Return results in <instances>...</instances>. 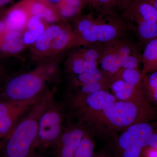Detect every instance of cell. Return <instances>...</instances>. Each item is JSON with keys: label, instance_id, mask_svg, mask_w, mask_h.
<instances>
[{"label": "cell", "instance_id": "7402d4cb", "mask_svg": "<svg viewBox=\"0 0 157 157\" xmlns=\"http://www.w3.org/2000/svg\"><path fill=\"white\" fill-rule=\"evenodd\" d=\"M141 85L145 97L157 103V71L146 75L142 80Z\"/></svg>", "mask_w": 157, "mask_h": 157}, {"label": "cell", "instance_id": "d6986e66", "mask_svg": "<svg viewBox=\"0 0 157 157\" xmlns=\"http://www.w3.org/2000/svg\"><path fill=\"white\" fill-rule=\"evenodd\" d=\"M142 80L149 73L157 71V37L146 44L142 55Z\"/></svg>", "mask_w": 157, "mask_h": 157}, {"label": "cell", "instance_id": "83f0119b", "mask_svg": "<svg viewBox=\"0 0 157 157\" xmlns=\"http://www.w3.org/2000/svg\"><path fill=\"white\" fill-rule=\"evenodd\" d=\"M6 27L3 21L0 20V40L6 32Z\"/></svg>", "mask_w": 157, "mask_h": 157}, {"label": "cell", "instance_id": "4316f807", "mask_svg": "<svg viewBox=\"0 0 157 157\" xmlns=\"http://www.w3.org/2000/svg\"><path fill=\"white\" fill-rule=\"evenodd\" d=\"M147 157H157V148L150 147L146 152Z\"/></svg>", "mask_w": 157, "mask_h": 157}, {"label": "cell", "instance_id": "d4e9b609", "mask_svg": "<svg viewBox=\"0 0 157 157\" xmlns=\"http://www.w3.org/2000/svg\"><path fill=\"white\" fill-rule=\"evenodd\" d=\"M6 79V75L5 69L3 68L2 66L0 64V87H2L3 85L5 84Z\"/></svg>", "mask_w": 157, "mask_h": 157}, {"label": "cell", "instance_id": "9a60e30c", "mask_svg": "<svg viewBox=\"0 0 157 157\" xmlns=\"http://www.w3.org/2000/svg\"><path fill=\"white\" fill-rule=\"evenodd\" d=\"M75 47L76 38L73 28L68 23L61 22L60 29L52 49L51 56L61 54L63 52Z\"/></svg>", "mask_w": 157, "mask_h": 157}, {"label": "cell", "instance_id": "6da1fadb", "mask_svg": "<svg viewBox=\"0 0 157 157\" xmlns=\"http://www.w3.org/2000/svg\"><path fill=\"white\" fill-rule=\"evenodd\" d=\"M59 70L50 62L42 61L27 73L8 79L0 89L1 100L25 101L42 97L48 85L59 80Z\"/></svg>", "mask_w": 157, "mask_h": 157}, {"label": "cell", "instance_id": "1f68e13d", "mask_svg": "<svg viewBox=\"0 0 157 157\" xmlns=\"http://www.w3.org/2000/svg\"><path fill=\"white\" fill-rule=\"evenodd\" d=\"M5 141H6V138H5L4 140H2V141H0V151H1V150L2 149V148L3 147H4Z\"/></svg>", "mask_w": 157, "mask_h": 157}, {"label": "cell", "instance_id": "5b68a950", "mask_svg": "<svg viewBox=\"0 0 157 157\" xmlns=\"http://www.w3.org/2000/svg\"><path fill=\"white\" fill-rule=\"evenodd\" d=\"M120 16L139 41L146 44L157 37V10L144 0H123Z\"/></svg>", "mask_w": 157, "mask_h": 157}, {"label": "cell", "instance_id": "5bb4252c", "mask_svg": "<svg viewBox=\"0 0 157 157\" xmlns=\"http://www.w3.org/2000/svg\"><path fill=\"white\" fill-rule=\"evenodd\" d=\"M23 2L31 16H36L47 23L62 20L57 10L47 0H26Z\"/></svg>", "mask_w": 157, "mask_h": 157}, {"label": "cell", "instance_id": "f546056e", "mask_svg": "<svg viewBox=\"0 0 157 157\" xmlns=\"http://www.w3.org/2000/svg\"><path fill=\"white\" fill-rule=\"evenodd\" d=\"M11 0H0V6H3L9 2Z\"/></svg>", "mask_w": 157, "mask_h": 157}, {"label": "cell", "instance_id": "603a6c76", "mask_svg": "<svg viewBox=\"0 0 157 157\" xmlns=\"http://www.w3.org/2000/svg\"><path fill=\"white\" fill-rule=\"evenodd\" d=\"M113 76L122 79L130 86H139L142 84L141 71L139 69L122 68Z\"/></svg>", "mask_w": 157, "mask_h": 157}, {"label": "cell", "instance_id": "7c38bea8", "mask_svg": "<svg viewBox=\"0 0 157 157\" xmlns=\"http://www.w3.org/2000/svg\"><path fill=\"white\" fill-rule=\"evenodd\" d=\"M99 64L101 72L109 80L122 69L114 40L102 44Z\"/></svg>", "mask_w": 157, "mask_h": 157}, {"label": "cell", "instance_id": "4fadbf2b", "mask_svg": "<svg viewBox=\"0 0 157 157\" xmlns=\"http://www.w3.org/2000/svg\"><path fill=\"white\" fill-rule=\"evenodd\" d=\"M30 16L23 2L17 4L8 11L3 20L6 30L22 32Z\"/></svg>", "mask_w": 157, "mask_h": 157}, {"label": "cell", "instance_id": "ffe728a7", "mask_svg": "<svg viewBox=\"0 0 157 157\" xmlns=\"http://www.w3.org/2000/svg\"><path fill=\"white\" fill-rule=\"evenodd\" d=\"M85 3V0H61L56 10L62 20L76 17Z\"/></svg>", "mask_w": 157, "mask_h": 157}, {"label": "cell", "instance_id": "8fae6325", "mask_svg": "<svg viewBox=\"0 0 157 157\" xmlns=\"http://www.w3.org/2000/svg\"><path fill=\"white\" fill-rule=\"evenodd\" d=\"M61 27V22L49 25L37 39L31 48L32 59L38 63L51 56L54 42Z\"/></svg>", "mask_w": 157, "mask_h": 157}, {"label": "cell", "instance_id": "f1b7e54d", "mask_svg": "<svg viewBox=\"0 0 157 157\" xmlns=\"http://www.w3.org/2000/svg\"><path fill=\"white\" fill-rule=\"evenodd\" d=\"M157 10V0H144Z\"/></svg>", "mask_w": 157, "mask_h": 157}, {"label": "cell", "instance_id": "3957f363", "mask_svg": "<svg viewBox=\"0 0 157 157\" xmlns=\"http://www.w3.org/2000/svg\"><path fill=\"white\" fill-rule=\"evenodd\" d=\"M73 28L76 47L102 45L123 38L130 30L125 21L118 15L90 12L76 18Z\"/></svg>", "mask_w": 157, "mask_h": 157}, {"label": "cell", "instance_id": "52a82bcc", "mask_svg": "<svg viewBox=\"0 0 157 157\" xmlns=\"http://www.w3.org/2000/svg\"><path fill=\"white\" fill-rule=\"evenodd\" d=\"M153 134L152 128L147 123H137L128 127L118 140L119 145L124 150L123 157H139Z\"/></svg>", "mask_w": 157, "mask_h": 157}, {"label": "cell", "instance_id": "d6a6232c", "mask_svg": "<svg viewBox=\"0 0 157 157\" xmlns=\"http://www.w3.org/2000/svg\"><path fill=\"white\" fill-rule=\"evenodd\" d=\"M47 1L49 2H56L58 3L60 2L61 0H47Z\"/></svg>", "mask_w": 157, "mask_h": 157}, {"label": "cell", "instance_id": "4dcf8cb0", "mask_svg": "<svg viewBox=\"0 0 157 157\" xmlns=\"http://www.w3.org/2000/svg\"><path fill=\"white\" fill-rule=\"evenodd\" d=\"M31 157H45L43 156L42 155L39 154L37 153L36 152V151L34 152L33 154L31 156Z\"/></svg>", "mask_w": 157, "mask_h": 157}, {"label": "cell", "instance_id": "44dd1931", "mask_svg": "<svg viewBox=\"0 0 157 157\" xmlns=\"http://www.w3.org/2000/svg\"><path fill=\"white\" fill-rule=\"evenodd\" d=\"M123 0H85V3L99 14L118 15L117 11Z\"/></svg>", "mask_w": 157, "mask_h": 157}, {"label": "cell", "instance_id": "2e32d148", "mask_svg": "<svg viewBox=\"0 0 157 157\" xmlns=\"http://www.w3.org/2000/svg\"><path fill=\"white\" fill-rule=\"evenodd\" d=\"M68 91L93 82L109 80L101 70L96 67L78 75L68 76Z\"/></svg>", "mask_w": 157, "mask_h": 157}, {"label": "cell", "instance_id": "cb8c5ba5", "mask_svg": "<svg viewBox=\"0 0 157 157\" xmlns=\"http://www.w3.org/2000/svg\"><path fill=\"white\" fill-rule=\"evenodd\" d=\"M94 145L89 130L86 132L74 157H93Z\"/></svg>", "mask_w": 157, "mask_h": 157}, {"label": "cell", "instance_id": "30bf717a", "mask_svg": "<svg viewBox=\"0 0 157 157\" xmlns=\"http://www.w3.org/2000/svg\"><path fill=\"white\" fill-rule=\"evenodd\" d=\"M87 130L79 122L64 126L61 134L51 147L55 157H74Z\"/></svg>", "mask_w": 157, "mask_h": 157}, {"label": "cell", "instance_id": "277c9868", "mask_svg": "<svg viewBox=\"0 0 157 157\" xmlns=\"http://www.w3.org/2000/svg\"><path fill=\"white\" fill-rule=\"evenodd\" d=\"M145 98L116 101L103 111L85 118L82 121V124L87 127L98 119L107 127L119 129L127 128L137 123L145 122L150 118L152 113Z\"/></svg>", "mask_w": 157, "mask_h": 157}, {"label": "cell", "instance_id": "484cf974", "mask_svg": "<svg viewBox=\"0 0 157 157\" xmlns=\"http://www.w3.org/2000/svg\"><path fill=\"white\" fill-rule=\"evenodd\" d=\"M147 146L154 148H157V133H153L151 135Z\"/></svg>", "mask_w": 157, "mask_h": 157}, {"label": "cell", "instance_id": "9c48e42d", "mask_svg": "<svg viewBox=\"0 0 157 157\" xmlns=\"http://www.w3.org/2000/svg\"><path fill=\"white\" fill-rule=\"evenodd\" d=\"M102 45H84L71 52L65 62V70L68 76L78 75L98 67Z\"/></svg>", "mask_w": 157, "mask_h": 157}, {"label": "cell", "instance_id": "ba28073f", "mask_svg": "<svg viewBox=\"0 0 157 157\" xmlns=\"http://www.w3.org/2000/svg\"><path fill=\"white\" fill-rule=\"evenodd\" d=\"M42 97L25 101L0 100V139L11 134L21 119Z\"/></svg>", "mask_w": 157, "mask_h": 157}, {"label": "cell", "instance_id": "ac0fdd59", "mask_svg": "<svg viewBox=\"0 0 157 157\" xmlns=\"http://www.w3.org/2000/svg\"><path fill=\"white\" fill-rule=\"evenodd\" d=\"M49 25L48 23L39 17L30 16L27 22L25 28L22 32L25 46L33 44Z\"/></svg>", "mask_w": 157, "mask_h": 157}, {"label": "cell", "instance_id": "7a4b0ae2", "mask_svg": "<svg viewBox=\"0 0 157 157\" xmlns=\"http://www.w3.org/2000/svg\"><path fill=\"white\" fill-rule=\"evenodd\" d=\"M56 88L48 90L21 119L6 138L4 157H31L35 151L39 118L54 100Z\"/></svg>", "mask_w": 157, "mask_h": 157}, {"label": "cell", "instance_id": "8992f818", "mask_svg": "<svg viewBox=\"0 0 157 157\" xmlns=\"http://www.w3.org/2000/svg\"><path fill=\"white\" fill-rule=\"evenodd\" d=\"M63 103L55 100L46 107L39 118L35 150L45 151L51 148L63 130L66 116Z\"/></svg>", "mask_w": 157, "mask_h": 157}, {"label": "cell", "instance_id": "e0dca14e", "mask_svg": "<svg viewBox=\"0 0 157 157\" xmlns=\"http://www.w3.org/2000/svg\"><path fill=\"white\" fill-rule=\"evenodd\" d=\"M25 47L22 32L6 31L0 40V52L2 53L14 54Z\"/></svg>", "mask_w": 157, "mask_h": 157}]
</instances>
